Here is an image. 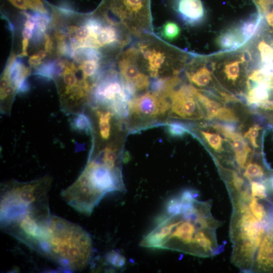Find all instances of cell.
Listing matches in <instances>:
<instances>
[{"mask_svg": "<svg viewBox=\"0 0 273 273\" xmlns=\"http://www.w3.org/2000/svg\"><path fill=\"white\" fill-rule=\"evenodd\" d=\"M126 190L121 170L111 169L98 158L90 157L77 179L61 195L76 211L89 215L107 194Z\"/></svg>", "mask_w": 273, "mask_h": 273, "instance_id": "cell-1", "label": "cell"}, {"mask_svg": "<svg viewBox=\"0 0 273 273\" xmlns=\"http://www.w3.org/2000/svg\"><path fill=\"white\" fill-rule=\"evenodd\" d=\"M94 253L92 238L82 227L64 218L52 215L43 254L67 269L85 268Z\"/></svg>", "mask_w": 273, "mask_h": 273, "instance_id": "cell-2", "label": "cell"}, {"mask_svg": "<svg viewBox=\"0 0 273 273\" xmlns=\"http://www.w3.org/2000/svg\"><path fill=\"white\" fill-rule=\"evenodd\" d=\"M52 179L46 175L28 182L10 181L1 189V221L30 209L49 206Z\"/></svg>", "mask_w": 273, "mask_h": 273, "instance_id": "cell-3", "label": "cell"}, {"mask_svg": "<svg viewBox=\"0 0 273 273\" xmlns=\"http://www.w3.org/2000/svg\"><path fill=\"white\" fill-rule=\"evenodd\" d=\"M234 210L231 225L233 253L244 258L253 257L265 234L271 226L258 220L251 213L248 203L238 204Z\"/></svg>", "mask_w": 273, "mask_h": 273, "instance_id": "cell-4", "label": "cell"}, {"mask_svg": "<svg viewBox=\"0 0 273 273\" xmlns=\"http://www.w3.org/2000/svg\"><path fill=\"white\" fill-rule=\"evenodd\" d=\"M135 94L120 74L115 70H111L98 80L93 97L97 104L111 110L118 118L123 119L129 114V102Z\"/></svg>", "mask_w": 273, "mask_h": 273, "instance_id": "cell-5", "label": "cell"}, {"mask_svg": "<svg viewBox=\"0 0 273 273\" xmlns=\"http://www.w3.org/2000/svg\"><path fill=\"white\" fill-rule=\"evenodd\" d=\"M108 7L120 24L135 36L151 33V0H107Z\"/></svg>", "mask_w": 273, "mask_h": 273, "instance_id": "cell-6", "label": "cell"}, {"mask_svg": "<svg viewBox=\"0 0 273 273\" xmlns=\"http://www.w3.org/2000/svg\"><path fill=\"white\" fill-rule=\"evenodd\" d=\"M136 44L142 66L149 75L154 79L168 78L165 73L172 69L174 58L172 49L164 42L153 36H142Z\"/></svg>", "mask_w": 273, "mask_h": 273, "instance_id": "cell-7", "label": "cell"}, {"mask_svg": "<svg viewBox=\"0 0 273 273\" xmlns=\"http://www.w3.org/2000/svg\"><path fill=\"white\" fill-rule=\"evenodd\" d=\"M162 95L169 101L171 117L190 120L203 118V113L199 102L191 92V86L184 85L177 90L173 87Z\"/></svg>", "mask_w": 273, "mask_h": 273, "instance_id": "cell-8", "label": "cell"}, {"mask_svg": "<svg viewBox=\"0 0 273 273\" xmlns=\"http://www.w3.org/2000/svg\"><path fill=\"white\" fill-rule=\"evenodd\" d=\"M118 66L122 79L136 93L149 88L150 85L149 76L142 66L136 47L129 48L121 54Z\"/></svg>", "mask_w": 273, "mask_h": 273, "instance_id": "cell-9", "label": "cell"}, {"mask_svg": "<svg viewBox=\"0 0 273 273\" xmlns=\"http://www.w3.org/2000/svg\"><path fill=\"white\" fill-rule=\"evenodd\" d=\"M170 108L168 98L154 92L134 97L129 102V114L143 118H155L164 115Z\"/></svg>", "mask_w": 273, "mask_h": 273, "instance_id": "cell-10", "label": "cell"}, {"mask_svg": "<svg viewBox=\"0 0 273 273\" xmlns=\"http://www.w3.org/2000/svg\"><path fill=\"white\" fill-rule=\"evenodd\" d=\"M252 270L259 272H273V227L265 234L258 247Z\"/></svg>", "mask_w": 273, "mask_h": 273, "instance_id": "cell-11", "label": "cell"}, {"mask_svg": "<svg viewBox=\"0 0 273 273\" xmlns=\"http://www.w3.org/2000/svg\"><path fill=\"white\" fill-rule=\"evenodd\" d=\"M174 8L181 20L189 25L201 23L205 17V10L201 0H174Z\"/></svg>", "mask_w": 273, "mask_h": 273, "instance_id": "cell-12", "label": "cell"}, {"mask_svg": "<svg viewBox=\"0 0 273 273\" xmlns=\"http://www.w3.org/2000/svg\"><path fill=\"white\" fill-rule=\"evenodd\" d=\"M255 83L256 84L248 83L249 91L246 97L247 104L253 108L259 107L268 101L270 87V82H268Z\"/></svg>", "mask_w": 273, "mask_h": 273, "instance_id": "cell-13", "label": "cell"}, {"mask_svg": "<svg viewBox=\"0 0 273 273\" xmlns=\"http://www.w3.org/2000/svg\"><path fill=\"white\" fill-rule=\"evenodd\" d=\"M216 42L221 49L230 51L238 48L245 41L238 28H232L220 34L216 39Z\"/></svg>", "mask_w": 273, "mask_h": 273, "instance_id": "cell-14", "label": "cell"}, {"mask_svg": "<svg viewBox=\"0 0 273 273\" xmlns=\"http://www.w3.org/2000/svg\"><path fill=\"white\" fill-rule=\"evenodd\" d=\"M229 141L234 150L237 163L241 168H245L248 156L251 152L250 148L241 133Z\"/></svg>", "mask_w": 273, "mask_h": 273, "instance_id": "cell-15", "label": "cell"}, {"mask_svg": "<svg viewBox=\"0 0 273 273\" xmlns=\"http://www.w3.org/2000/svg\"><path fill=\"white\" fill-rule=\"evenodd\" d=\"M186 73L190 82L198 87L206 86L212 79L210 72L205 66L196 68L190 66Z\"/></svg>", "mask_w": 273, "mask_h": 273, "instance_id": "cell-16", "label": "cell"}, {"mask_svg": "<svg viewBox=\"0 0 273 273\" xmlns=\"http://www.w3.org/2000/svg\"><path fill=\"white\" fill-rule=\"evenodd\" d=\"M191 90L198 101L205 109L207 119L216 118L222 107L221 104L215 100L210 99L193 86H191Z\"/></svg>", "mask_w": 273, "mask_h": 273, "instance_id": "cell-17", "label": "cell"}, {"mask_svg": "<svg viewBox=\"0 0 273 273\" xmlns=\"http://www.w3.org/2000/svg\"><path fill=\"white\" fill-rule=\"evenodd\" d=\"M107 110H97L96 111L98 118L99 133L101 138L104 140H107L111 136V119L113 112Z\"/></svg>", "mask_w": 273, "mask_h": 273, "instance_id": "cell-18", "label": "cell"}, {"mask_svg": "<svg viewBox=\"0 0 273 273\" xmlns=\"http://www.w3.org/2000/svg\"><path fill=\"white\" fill-rule=\"evenodd\" d=\"M260 22V18L247 19L242 22L238 29L245 41L249 40L255 33L257 29Z\"/></svg>", "mask_w": 273, "mask_h": 273, "instance_id": "cell-19", "label": "cell"}, {"mask_svg": "<svg viewBox=\"0 0 273 273\" xmlns=\"http://www.w3.org/2000/svg\"><path fill=\"white\" fill-rule=\"evenodd\" d=\"M71 126L75 130L92 134L93 127L90 120L83 114L78 113L73 119Z\"/></svg>", "mask_w": 273, "mask_h": 273, "instance_id": "cell-20", "label": "cell"}, {"mask_svg": "<svg viewBox=\"0 0 273 273\" xmlns=\"http://www.w3.org/2000/svg\"><path fill=\"white\" fill-rule=\"evenodd\" d=\"M264 174L265 172L262 167L255 162L249 163L243 173V175L250 181L254 179H260V181L264 180L266 179H263Z\"/></svg>", "mask_w": 273, "mask_h": 273, "instance_id": "cell-21", "label": "cell"}, {"mask_svg": "<svg viewBox=\"0 0 273 273\" xmlns=\"http://www.w3.org/2000/svg\"><path fill=\"white\" fill-rule=\"evenodd\" d=\"M242 60H234L227 63L223 68V73L226 79L234 82L238 79L240 72Z\"/></svg>", "mask_w": 273, "mask_h": 273, "instance_id": "cell-22", "label": "cell"}, {"mask_svg": "<svg viewBox=\"0 0 273 273\" xmlns=\"http://www.w3.org/2000/svg\"><path fill=\"white\" fill-rule=\"evenodd\" d=\"M180 29L178 25L174 22H166L161 31V35L166 39L173 40L179 35Z\"/></svg>", "mask_w": 273, "mask_h": 273, "instance_id": "cell-23", "label": "cell"}, {"mask_svg": "<svg viewBox=\"0 0 273 273\" xmlns=\"http://www.w3.org/2000/svg\"><path fill=\"white\" fill-rule=\"evenodd\" d=\"M201 134L207 143L216 152L222 151V139L217 133L201 131Z\"/></svg>", "mask_w": 273, "mask_h": 273, "instance_id": "cell-24", "label": "cell"}, {"mask_svg": "<svg viewBox=\"0 0 273 273\" xmlns=\"http://www.w3.org/2000/svg\"><path fill=\"white\" fill-rule=\"evenodd\" d=\"M168 134L173 137H181L189 132L187 126L179 122L173 121L166 124Z\"/></svg>", "mask_w": 273, "mask_h": 273, "instance_id": "cell-25", "label": "cell"}, {"mask_svg": "<svg viewBox=\"0 0 273 273\" xmlns=\"http://www.w3.org/2000/svg\"><path fill=\"white\" fill-rule=\"evenodd\" d=\"M106 260L112 266L119 268L124 266L125 264V258L119 252L112 250L106 255Z\"/></svg>", "mask_w": 273, "mask_h": 273, "instance_id": "cell-26", "label": "cell"}, {"mask_svg": "<svg viewBox=\"0 0 273 273\" xmlns=\"http://www.w3.org/2000/svg\"><path fill=\"white\" fill-rule=\"evenodd\" d=\"M35 74L48 79H53L55 75V61L42 64L37 69Z\"/></svg>", "mask_w": 273, "mask_h": 273, "instance_id": "cell-27", "label": "cell"}, {"mask_svg": "<svg viewBox=\"0 0 273 273\" xmlns=\"http://www.w3.org/2000/svg\"><path fill=\"white\" fill-rule=\"evenodd\" d=\"M35 22V29L44 32L50 21V18L47 13L35 12L32 14Z\"/></svg>", "mask_w": 273, "mask_h": 273, "instance_id": "cell-28", "label": "cell"}, {"mask_svg": "<svg viewBox=\"0 0 273 273\" xmlns=\"http://www.w3.org/2000/svg\"><path fill=\"white\" fill-rule=\"evenodd\" d=\"M216 118L226 122L235 123L238 121V117L232 109L222 106L217 114Z\"/></svg>", "mask_w": 273, "mask_h": 273, "instance_id": "cell-29", "label": "cell"}, {"mask_svg": "<svg viewBox=\"0 0 273 273\" xmlns=\"http://www.w3.org/2000/svg\"><path fill=\"white\" fill-rule=\"evenodd\" d=\"M259 50L264 63L272 62L273 50L270 46L264 42H261L259 44Z\"/></svg>", "mask_w": 273, "mask_h": 273, "instance_id": "cell-30", "label": "cell"}, {"mask_svg": "<svg viewBox=\"0 0 273 273\" xmlns=\"http://www.w3.org/2000/svg\"><path fill=\"white\" fill-rule=\"evenodd\" d=\"M261 129V127L259 125L255 124L250 127L244 134V136L249 140L252 145L255 148L258 147L256 142V138L258 135L259 131Z\"/></svg>", "mask_w": 273, "mask_h": 273, "instance_id": "cell-31", "label": "cell"}, {"mask_svg": "<svg viewBox=\"0 0 273 273\" xmlns=\"http://www.w3.org/2000/svg\"><path fill=\"white\" fill-rule=\"evenodd\" d=\"M75 34L79 44L89 38L88 30L84 23L76 29Z\"/></svg>", "mask_w": 273, "mask_h": 273, "instance_id": "cell-32", "label": "cell"}, {"mask_svg": "<svg viewBox=\"0 0 273 273\" xmlns=\"http://www.w3.org/2000/svg\"><path fill=\"white\" fill-rule=\"evenodd\" d=\"M27 7L39 13H47L43 4L41 0H26Z\"/></svg>", "mask_w": 273, "mask_h": 273, "instance_id": "cell-33", "label": "cell"}, {"mask_svg": "<svg viewBox=\"0 0 273 273\" xmlns=\"http://www.w3.org/2000/svg\"><path fill=\"white\" fill-rule=\"evenodd\" d=\"M42 59L37 53V54L30 56L29 60V63L31 66L36 67L41 64Z\"/></svg>", "mask_w": 273, "mask_h": 273, "instance_id": "cell-34", "label": "cell"}, {"mask_svg": "<svg viewBox=\"0 0 273 273\" xmlns=\"http://www.w3.org/2000/svg\"><path fill=\"white\" fill-rule=\"evenodd\" d=\"M46 38V42H45V50L46 52L51 54L53 51V43L50 37V36L48 35H46L45 36Z\"/></svg>", "mask_w": 273, "mask_h": 273, "instance_id": "cell-35", "label": "cell"}, {"mask_svg": "<svg viewBox=\"0 0 273 273\" xmlns=\"http://www.w3.org/2000/svg\"><path fill=\"white\" fill-rule=\"evenodd\" d=\"M33 29L25 27L22 32V35L24 39H28L30 38L33 35Z\"/></svg>", "mask_w": 273, "mask_h": 273, "instance_id": "cell-36", "label": "cell"}, {"mask_svg": "<svg viewBox=\"0 0 273 273\" xmlns=\"http://www.w3.org/2000/svg\"><path fill=\"white\" fill-rule=\"evenodd\" d=\"M28 46V39H24L22 41V53L21 54L22 56H25L27 55V49Z\"/></svg>", "mask_w": 273, "mask_h": 273, "instance_id": "cell-37", "label": "cell"}, {"mask_svg": "<svg viewBox=\"0 0 273 273\" xmlns=\"http://www.w3.org/2000/svg\"><path fill=\"white\" fill-rule=\"evenodd\" d=\"M268 180L270 187L273 190V174L268 178Z\"/></svg>", "mask_w": 273, "mask_h": 273, "instance_id": "cell-38", "label": "cell"}, {"mask_svg": "<svg viewBox=\"0 0 273 273\" xmlns=\"http://www.w3.org/2000/svg\"><path fill=\"white\" fill-rule=\"evenodd\" d=\"M11 3H12L14 0H9Z\"/></svg>", "mask_w": 273, "mask_h": 273, "instance_id": "cell-39", "label": "cell"}]
</instances>
